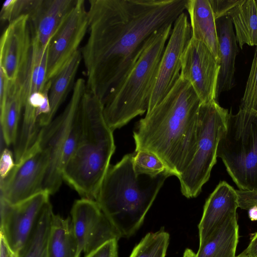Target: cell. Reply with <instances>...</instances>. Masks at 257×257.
Listing matches in <instances>:
<instances>
[{
	"label": "cell",
	"mask_w": 257,
	"mask_h": 257,
	"mask_svg": "<svg viewBox=\"0 0 257 257\" xmlns=\"http://www.w3.org/2000/svg\"><path fill=\"white\" fill-rule=\"evenodd\" d=\"M188 0H89V36L80 50L86 90L102 102L139 57L149 37L174 24Z\"/></svg>",
	"instance_id": "1"
},
{
	"label": "cell",
	"mask_w": 257,
	"mask_h": 257,
	"mask_svg": "<svg viewBox=\"0 0 257 257\" xmlns=\"http://www.w3.org/2000/svg\"><path fill=\"white\" fill-rule=\"evenodd\" d=\"M201 101L181 76L166 96L137 123L135 151L156 155L177 178L196 152Z\"/></svg>",
	"instance_id": "2"
},
{
	"label": "cell",
	"mask_w": 257,
	"mask_h": 257,
	"mask_svg": "<svg viewBox=\"0 0 257 257\" xmlns=\"http://www.w3.org/2000/svg\"><path fill=\"white\" fill-rule=\"evenodd\" d=\"M81 114L80 135L63 169V180L82 198L95 200L115 151L113 131L105 119L102 102L86 90Z\"/></svg>",
	"instance_id": "3"
},
{
	"label": "cell",
	"mask_w": 257,
	"mask_h": 257,
	"mask_svg": "<svg viewBox=\"0 0 257 257\" xmlns=\"http://www.w3.org/2000/svg\"><path fill=\"white\" fill-rule=\"evenodd\" d=\"M134 152L109 166L95 201L120 237L134 234L143 224L165 180V173L143 183L133 166Z\"/></svg>",
	"instance_id": "4"
},
{
	"label": "cell",
	"mask_w": 257,
	"mask_h": 257,
	"mask_svg": "<svg viewBox=\"0 0 257 257\" xmlns=\"http://www.w3.org/2000/svg\"><path fill=\"white\" fill-rule=\"evenodd\" d=\"M173 26L167 24L149 37L134 64L102 102L105 119L113 131L147 112Z\"/></svg>",
	"instance_id": "5"
},
{
	"label": "cell",
	"mask_w": 257,
	"mask_h": 257,
	"mask_svg": "<svg viewBox=\"0 0 257 257\" xmlns=\"http://www.w3.org/2000/svg\"><path fill=\"white\" fill-rule=\"evenodd\" d=\"M217 157L238 190L257 191V111L239 108L235 114L229 112Z\"/></svg>",
	"instance_id": "6"
},
{
	"label": "cell",
	"mask_w": 257,
	"mask_h": 257,
	"mask_svg": "<svg viewBox=\"0 0 257 257\" xmlns=\"http://www.w3.org/2000/svg\"><path fill=\"white\" fill-rule=\"evenodd\" d=\"M86 80L77 79L72 94L64 110L41 130L37 141L49 156L43 191L50 195L59 189L62 172L77 146L81 131V103Z\"/></svg>",
	"instance_id": "7"
},
{
	"label": "cell",
	"mask_w": 257,
	"mask_h": 257,
	"mask_svg": "<svg viewBox=\"0 0 257 257\" xmlns=\"http://www.w3.org/2000/svg\"><path fill=\"white\" fill-rule=\"evenodd\" d=\"M228 109L216 100L201 104L198 118L197 148L194 156L185 170L178 177L182 194L196 197L209 180L217 162V149L226 128Z\"/></svg>",
	"instance_id": "8"
},
{
	"label": "cell",
	"mask_w": 257,
	"mask_h": 257,
	"mask_svg": "<svg viewBox=\"0 0 257 257\" xmlns=\"http://www.w3.org/2000/svg\"><path fill=\"white\" fill-rule=\"evenodd\" d=\"M48 164L47 152L36 141L8 177L0 181L1 199L15 204L43 191Z\"/></svg>",
	"instance_id": "9"
},
{
	"label": "cell",
	"mask_w": 257,
	"mask_h": 257,
	"mask_svg": "<svg viewBox=\"0 0 257 257\" xmlns=\"http://www.w3.org/2000/svg\"><path fill=\"white\" fill-rule=\"evenodd\" d=\"M88 30V11L83 0L76 3L51 38L47 59V81L51 80L78 51Z\"/></svg>",
	"instance_id": "10"
},
{
	"label": "cell",
	"mask_w": 257,
	"mask_h": 257,
	"mask_svg": "<svg viewBox=\"0 0 257 257\" xmlns=\"http://www.w3.org/2000/svg\"><path fill=\"white\" fill-rule=\"evenodd\" d=\"M49 192L41 191L15 204L1 199V234L17 254L33 231L49 201Z\"/></svg>",
	"instance_id": "11"
},
{
	"label": "cell",
	"mask_w": 257,
	"mask_h": 257,
	"mask_svg": "<svg viewBox=\"0 0 257 257\" xmlns=\"http://www.w3.org/2000/svg\"><path fill=\"white\" fill-rule=\"evenodd\" d=\"M71 220L77 244V257L121 237L95 200L83 198L74 203Z\"/></svg>",
	"instance_id": "12"
},
{
	"label": "cell",
	"mask_w": 257,
	"mask_h": 257,
	"mask_svg": "<svg viewBox=\"0 0 257 257\" xmlns=\"http://www.w3.org/2000/svg\"><path fill=\"white\" fill-rule=\"evenodd\" d=\"M192 38L190 23L183 12L173 24L164 51L147 112L150 111L169 93L180 77L181 58Z\"/></svg>",
	"instance_id": "13"
},
{
	"label": "cell",
	"mask_w": 257,
	"mask_h": 257,
	"mask_svg": "<svg viewBox=\"0 0 257 257\" xmlns=\"http://www.w3.org/2000/svg\"><path fill=\"white\" fill-rule=\"evenodd\" d=\"M181 64L180 76L191 84L201 103L217 100L220 65L209 49L191 38Z\"/></svg>",
	"instance_id": "14"
},
{
	"label": "cell",
	"mask_w": 257,
	"mask_h": 257,
	"mask_svg": "<svg viewBox=\"0 0 257 257\" xmlns=\"http://www.w3.org/2000/svg\"><path fill=\"white\" fill-rule=\"evenodd\" d=\"M33 34L28 16L9 25L0 42V69L8 80L15 82L26 74L32 54Z\"/></svg>",
	"instance_id": "15"
},
{
	"label": "cell",
	"mask_w": 257,
	"mask_h": 257,
	"mask_svg": "<svg viewBox=\"0 0 257 257\" xmlns=\"http://www.w3.org/2000/svg\"><path fill=\"white\" fill-rule=\"evenodd\" d=\"M239 208L236 191L225 181H220L206 199L198 224L199 244Z\"/></svg>",
	"instance_id": "16"
},
{
	"label": "cell",
	"mask_w": 257,
	"mask_h": 257,
	"mask_svg": "<svg viewBox=\"0 0 257 257\" xmlns=\"http://www.w3.org/2000/svg\"><path fill=\"white\" fill-rule=\"evenodd\" d=\"M76 0H40L29 17L33 36L46 47Z\"/></svg>",
	"instance_id": "17"
},
{
	"label": "cell",
	"mask_w": 257,
	"mask_h": 257,
	"mask_svg": "<svg viewBox=\"0 0 257 257\" xmlns=\"http://www.w3.org/2000/svg\"><path fill=\"white\" fill-rule=\"evenodd\" d=\"M219 49L220 71L217 97L234 85L235 63L238 46L231 19L227 16L216 20Z\"/></svg>",
	"instance_id": "18"
},
{
	"label": "cell",
	"mask_w": 257,
	"mask_h": 257,
	"mask_svg": "<svg viewBox=\"0 0 257 257\" xmlns=\"http://www.w3.org/2000/svg\"><path fill=\"white\" fill-rule=\"evenodd\" d=\"M192 38L203 43L219 63L216 20L210 0H188Z\"/></svg>",
	"instance_id": "19"
},
{
	"label": "cell",
	"mask_w": 257,
	"mask_h": 257,
	"mask_svg": "<svg viewBox=\"0 0 257 257\" xmlns=\"http://www.w3.org/2000/svg\"><path fill=\"white\" fill-rule=\"evenodd\" d=\"M237 213L227 218L201 244L196 257H235L238 242Z\"/></svg>",
	"instance_id": "20"
},
{
	"label": "cell",
	"mask_w": 257,
	"mask_h": 257,
	"mask_svg": "<svg viewBox=\"0 0 257 257\" xmlns=\"http://www.w3.org/2000/svg\"><path fill=\"white\" fill-rule=\"evenodd\" d=\"M24 104L23 86L10 81L7 99L0 114L1 135L7 146L14 145L16 142Z\"/></svg>",
	"instance_id": "21"
},
{
	"label": "cell",
	"mask_w": 257,
	"mask_h": 257,
	"mask_svg": "<svg viewBox=\"0 0 257 257\" xmlns=\"http://www.w3.org/2000/svg\"><path fill=\"white\" fill-rule=\"evenodd\" d=\"M47 257H77V244L70 217L64 218L54 213Z\"/></svg>",
	"instance_id": "22"
},
{
	"label": "cell",
	"mask_w": 257,
	"mask_h": 257,
	"mask_svg": "<svg viewBox=\"0 0 257 257\" xmlns=\"http://www.w3.org/2000/svg\"><path fill=\"white\" fill-rule=\"evenodd\" d=\"M237 44L257 46V4L255 0H241L230 13Z\"/></svg>",
	"instance_id": "23"
},
{
	"label": "cell",
	"mask_w": 257,
	"mask_h": 257,
	"mask_svg": "<svg viewBox=\"0 0 257 257\" xmlns=\"http://www.w3.org/2000/svg\"><path fill=\"white\" fill-rule=\"evenodd\" d=\"M82 60L80 49L67 65L50 80L51 85L49 92V99L52 120L65 99L69 90L74 86L73 82Z\"/></svg>",
	"instance_id": "24"
},
{
	"label": "cell",
	"mask_w": 257,
	"mask_h": 257,
	"mask_svg": "<svg viewBox=\"0 0 257 257\" xmlns=\"http://www.w3.org/2000/svg\"><path fill=\"white\" fill-rule=\"evenodd\" d=\"M53 214L50 202L43 210L27 242L17 254L18 257H47Z\"/></svg>",
	"instance_id": "25"
},
{
	"label": "cell",
	"mask_w": 257,
	"mask_h": 257,
	"mask_svg": "<svg viewBox=\"0 0 257 257\" xmlns=\"http://www.w3.org/2000/svg\"><path fill=\"white\" fill-rule=\"evenodd\" d=\"M170 235L163 229L146 234L134 247L130 257H166Z\"/></svg>",
	"instance_id": "26"
},
{
	"label": "cell",
	"mask_w": 257,
	"mask_h": 257,
	"mask_svg": "<svg viewBox=\"0 0 257 257\" xmlns=\"http://www.w3.org/2000/svg\"><path fill=\"white\" fill-rule=\"evenodd\" d=\"M133 166L136 174L139 176L155 178L165 173H170L174 176L156 155L148 151H135Z\"/></svg>",
	"instance_id": "27"
},
{
	"label": "cell",
	"mask_w": 257,
	"mask_h": 257,
	"mask_svg": "<svg viewBox=\"0 0 257 257\" xmlns=\"http://www.w3.org/2000/svg\"><path fill=\"white\" fill-rule=\"evenodd\" d=\"M40 0H7L3 4L0 13L2 22L9 23L23 16L29 17L33 13Z\"/></svg>",
	"instance_id": "28"
},
{
	"label": "cell",
	"mask_w": 257,
	"mask_h": 257,
	"mask_svg": "<svg viewBox=\"0 0 257 257\" xmlns=\"http://www.w3.org/2000/svg\"><path fill=\"white\" fill-rule=\"evenodd\" d=\"M239 108L257 111V46Z\"/></svg>",
	"instance_id": "29"
},
{
	"label": "cell",
	"mask_w": 257,
	"mask_h": 257,
	"mask_svg": "<svg viewBox=\"0 0 257 257\" xmlns=\"http://www.w3.org/2000/svg\"><path fill=\"white\" fill-rule=\"evenodd\" d=\"M241 0H210L216 20L228 16Z\"/></svg>",
	"instance_id": "30"
},
{
	"label": "cell",
	"mask_w": 257,
	"mask_h": 257,
	"mask_svg": "<svg viewBox=\"0 0 257 257\" xmlns=\"http://www.w3.org/2000/svg\"><path fill=\"white\" fill-rule=\"evenodd\" d=\"M116 239L110 240L84 257H118V245Z\"/></svg>",
	"instance_id": "31"
},
{
	"label": "cell",
	"mask_w": 257,
	"mask_h": 257,
	"mask_svg": "<svg viewBox=\"0 0 257 257\" xmlns=\"http://www.w3.org/2000/svg\"><path fill=\"white\" fill-rule=\"evenodd\" d=\"M16 165L12 152L7 148L1 151L0 160L1 181L5 179Z\"/></svg>",
	"instance_id": "32"
},
{
	"label": "cell",
	"mask_w": 257,
	"mask_h": 257,
	"mask_svg": "<svg viewBox=\"0 0 257 257\" xmlns=\"http://www.w3.org/2000/svg\"><path fill=\"white\" fill-rule=\"evenodd\" d=\"M238 196L239 208L248 210L253 205H257V191H245L236 190Z\"/></svg>",
	"instance_id": "33"
},
{
	"label": "cell",
	"mask_w": 257,
	"mask_h": 257,
	"mask_svg": "<svg viewBox=\"0 0 257 257\" xmlns=\"http://www.w3.org/2000/svg\"><path fill=\"white\" fill-rule=\"evenodd\" d=\"M10 81L4 71L0 69V109H2L7 101Z\"/></svg>",
	"instance_id": "34"
},
{
	"label": "cell",
	"mask_w": 257,
	"mask_h": 257,
	"mask_svg": "<svg viewBox=\"0 0 257 257\" xmlns=\"http://www.w3.org/2000/svg\"><path fill=\"white\" fill-rule=\"evenodd\" d=\"M241 253L246 257H257V231L252 234L247 247Z\"/></svg>",
	"instance_id": "35"
},
{
	"label": "cell",
	"mask_w": 257,
	"mask_h": 257,
	"mask_svg": "<svg viewBox=\"0 0 257 257\" xmlns=\"http://www.w3.org/2000/svg\"><path fill=\"white\" fill-rule=\"evenodd\" d=\"M0 257H18L17 254L13 252L8 245L5 238L1 234L0 240Z\"/></svg>",
	"instance_id": "36"
},
{
	"label": "cell",
	"mask_w": 257,
	"mask_h": 257,
	"mask_svg": "<svg viewBox=\"0 0 257 257\" xmlns=\"http://www.w3.org/2000/svg\"><path fill=\"white\" fill-rule=\"evenodd\" d=\"M248 217L251 221H257V205H253L248 210Z\"/></svg>",
	"instance_id": "37"
},
{
	"label": "cell",
	"mask_w": 257,
	"mask_h": 257,
	"mask_svg": "<svg viewBox=\"0 0 257 257\" xmlns=\"http://www.w3.org/2000/svg\"><path fill=\"white\" fill-rule=\"evenodd\" d=\"M183 257H196V253L191 249L186 248L183 253Z\"/></svg>",
	"instance_id": "38"
},
{
	"label": "cell",
	"mask_w": 257,
	"mask_h": 257,
	"mask_svg": "<svg viewBox=\"0 0 257 257\" xmlns=\"http://www.w3.org/2000/svg\"><path fill=\"white\" fill-rule=\"evenodd\" d=\"M235 257H246V256L242 254L241 253H240L239 255H238L237 256H235Z\"/></svg>",
	"instance_id": "39"
},
{
	"label": "cell",
	"mask_w": 257,
	"mask_h": 257,
	"mask_svg": "<svg viewBox=\"0 0 257 257\" xmlns=\"http://www.w3.org/2000/svg\"><path fill=\"white\" fill-rule=\"evenodd\" d=\"M256 4H257V1H256Z\"/></svg>",
	"instance_id": "40"
}]
</instances>
